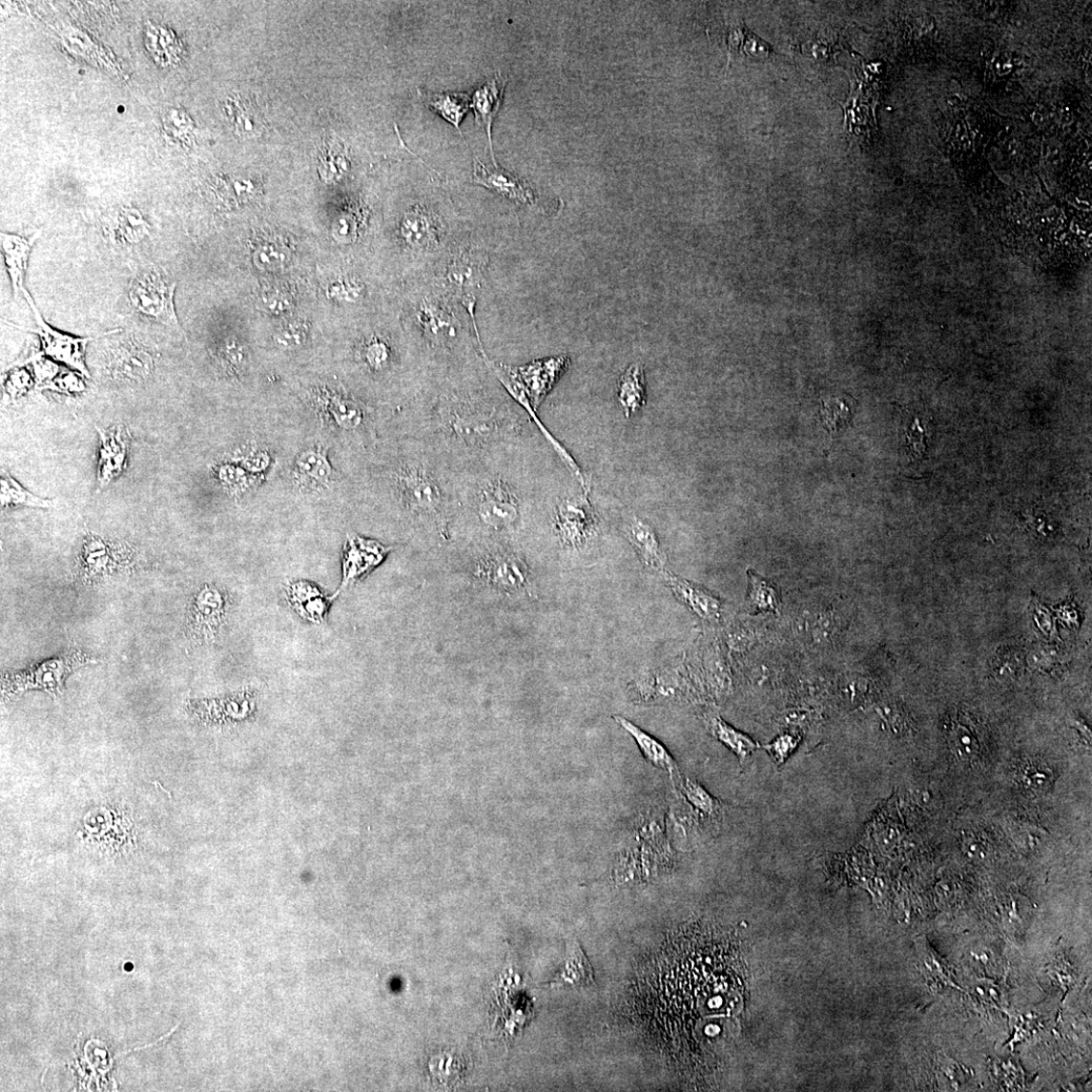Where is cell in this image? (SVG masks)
Segmentation results:
<instances>
[{"instance_id":"obj_1","label":"cell","mask_w":1092,"mask_h":1092,"mask_svg":"<svg viewBox=\"0 0 1092 1092\" xmlns=\"http://www.w3.org/2000/svg\"><path fill=\"white\" fill-rule=\"evenodd\" d=\"M484 384L448 383L425 390L391 420V438L418 440L452 471L524 444L530 418Z\"/></svg>"},{"instance_id":"obj_2","label":"cell","mask_w":1092,"mask_h":1092,"mask_svg":"<svg viewBox=\"0 0 1092 1092\" xmlns=\"http://www.w3.org/2000/svg\"><path fill=\"white\" fill-rule=\"evenodd\" d=\"M368 485L412 532L447 543L456 511L452 471L422 442L390 438L370 459Z\"/></svg>"},{"instance_id":"obj_3","label":"cell","mask_w":1092,"mask_h":1092,"mask_svg":"<svg viewBox=\"0 0 1092 1092\" xmlns=\"http://www.w3.org/2000/svg\"><path fill=\"white\" fill-rule=\"evenodd\" d=\"M521 448L502 453L466 468L452 471L456 511L451 528L473 525L484 539H509L525 509L519 459Z\"/></svg>"},{"instance_id":"obj_4","label":"cell","mask_w":1092,"mask_h":1092,"mask_svg":"<svg viewBox=\"0 0 1092 1092\" xmlns=\"http://www.w3.org/2000/svg\"><path fill=\"white\" fill-rule=\"evenodd\" d=\"M468 548V547H467ZM466 554L473 578L493 590L518 594L529 590L530 570L522 552L510 539H484Z\"/></svg>"},{"instance_id":"obj_5","label":"cell","mask_w":1092,"mask_h":1092,"mask_svg":"<svg viewBox=\"0 0 1092 1092\" xmlns=\"http://www.w3.org/2000/svg\"><path fill=\"white\" fill-rule=\"evenodd\" d=\"M312 403L320 418L358 442L373 439L377 431L374 410L336 390L318 389Z\"/></svg>"},{"instance_id":"obj_6","label":"cell","mask_w":1092,"mask_h":1092,"mask_svg":"<svg viewBox=\"0 0 1092 1092\" xmlns=\"http://www.w3.org/2000/svg\"><path fill=\"white\" fill-rule=\"evenodd\" d=\"M175 287L176 283L158 269L143 273L131 284V305L138 314L180 333L173 301Z\"/></svg>"},{"instance_id":"obj_7","label":"cell","mask_w":1092,"mask_h":1092,"mask_svg":"<svg viewBox=\"0 0 1092 1092\" xmlns=\"http://www.w3.org/2000/svg\"><path fill=\"white\" fill-rule=\"evenodd\" d=\"M90 663H95V658L79 650L68 651L29 671L5 675L3 694L13 698L30 689L60 693L71 672Z\"/></svg>"},{"instance_id":"obj_8","label":"cell","mask_w":1092,"mask_h":1092,"mask_svg":"<svg viewBox=\"0 0 1092 1092\" xmlns=\"http://www.w3.org/2000/svg\"><path fill=\"white\" fill-rule=\"evenodd\" d=\"M551 517L556 535L569 548L583 546L599 524V518L586 493L556 499Z\"/></svg>"},{"instance_id":"obj_9","label":"cell","mask_w":1092,"mask_h":1092,"mask_svg":"<svg viewBox=\"0 0 1092 1092\" xmlns=\"http://www.w3.org/2000/svg\"><path fill=\"white\" fill-rule=\"evenodd\" d=\"M24 296L32 308L37 326V328H29L28 332L39 336L40 344H42V354L66 363L90 378L85 360V350L87 344L93 338H76L57 332L45 322L31 295L26 290Z\"/></svg>"},{"instance_id":"obj_10","label":"cell","mask_w":1092,"mask_h":1092,"mask_svg":"<svg viewBox=\"0 0 1092 1092\" xmlns=\"http://www.w3.org/2000/svg\"><path fill=\"white\" fill-rule=\"evenodd\" d=\"M391 549L393 547L377 541L364 539L360 535H349L343 550L340 591L363 580L386 560Z\"/></svg>"},{"instance_id":"obj_11","label":"cell","mask_w":1092,"mask_h":1092,"mask_svg":"<svg viewBox=\"0 0 1092 1092\" xmlns=\"http://www.w3.org/2000/svg\"><path fill=\"white\" fill-rule=\"evenodd\" d=\"M226 596L213 585H205L195 596L189 613V627L198 641H213L223 627L226 611Z\"/></svg>"},{"instance_id":"obj_12","label":"cell","mask_w":1092,"mask_h":1092,"mask_svg":"<svg viewBox=\"0 0 1092 1092\" xmlns=\"http://www.w3.org/2000/svg\"><path fill=\"white\" fill-rule=\"evenodd\" d=\"M571 364L568 357H553L535 360L522 366H513L535 412L543 404L553 386L566 373Z\"/></svg>"},{"instance_id":"obj_13","label":"cell","mask_w":1092,"mask_h":1092,"mask_svg":"<svg viewBox=\"0 0 1092 1092\" xmlns=\"http://www.w3.org/2000/svg\"><path fill=\"white\" fill-rule=\"evenodd\" d=\"M99 436L97 482L104 488L116 480L127 466L128 430L123 426L96 427Z\"/></svg>"},{"instance_id":"obj_14","label":"cell","mask_w":1092,"mask_h":1092,"mask_svg":"<svg viewBox=\"0 0 1092 1092\" xmlns=\"http://www.w3.org/2000/svg\"><path fill=\"white\" fill-rule=\"evenodd\" d=\"M293 477L297 486L306 493H320L333 484L334 469L322 446L306 448L296 459Z\"/></svg>"},{"instance_id":"obj_15","label":"cell","mask_w":1092,"mask_h":1092,"mask_svg":"<svg viewBox=\"0 0 1092 1092\" xmlns=\"http://www.w3.org/2000/svg\"><path fill=\"white\" fill-rule=\"evenodd\" d=\"M285 599L295 612L307 623L323 625L333 602L339 592L333 596L324 593L315 584L297 580L285 587Z\"/></svg>"},{"instance_id":"obj_16","label":"cell","mask_w":1092,"mask_h":1092,"mask_svg":"<svg viewBox=\"0 0 1092 1092\" xmlns=\"http://www.w3.org/2000/svg\"><path fill=\"white\" fill-rule=\"evenodd\" d=\"M109 369L117 380L142 382L151 375L153 360L147 350L129 340L112 349Z\"/></svg>"},{"instance_id":"obj_17","label":"cell","mask_w":1092,"mask_h":1092,"mask_svg":"<svg viewBox=\"0 0 1092 1092\" xmlns=\"http://www.w3.org/2000/svg\"><path fill=\"white\" fill-rule=\"evenodd\" d=\"M666 581L676 599L697 616L710 623L720 620L724 611V601L714 593L676 575H668Z\"/></svg>"},{"instance_id":"obj_18","label":"cell","mask_w":1092,"mask_h":1092,"mask_svg":"<svg viewBox=\"0 0 1092 1092\" xmlns=\"http://www.w3.org/2000/svg\"><path fill=\"white\" fill-rule=\"evenodd\" d=\"M473 181L517 202L535 201L533 192L519 177L502 169H489L478 158L473 159Z\"/></svg>"},{"instance_id":"obj_19","label":"cell","mask_w":1092,"mask_h":1092,"mask_svg":"<svg viewBox=\"0 0 1092 1092\" xmlns=\"http://www.w3.org/2000/svg\"><path fill=\"white\" fill-rule=\"evenodd\" d=\"M400 234L411 249L429 251L439 244L440 226L434 214L416 207L405 213L400 225Z\"/></svg>"},{"instance_id":"obj_20","label":"cell","mask_w":1092,"mask_h":1092,"mask_svg":"<svg viewBox=\"0 0 1092 1092\" xmlns=\"http://www.w3.org/2000/svg\"><path fill=\"white\" fill-rule=\"evenodd\" d=\"M593 968L581 946L575 939L567 943V955L561 970L554 977L546 982L549 988L574 987L584 988L595 986Z\"/></svg>"},{"instance_id":"obj_21","label":"cell","mask_w":1092,"mask_h":1092,"mask_svg":"<svg viewBox=\"0 0 1092 1092\" xmlns=\"http://www.w3.org/2000/svg\"><path fill=\"white\" fill-rule=\"evenodd\" d=\"M505 87V78L500 73H496L493 79L476 91L471 99V109L475 112L476 122L487 133L493 159L492 125L500 110Z\"/></svg>"},{"instance_id":"obj_22","label":"cell","mask_w":1092,"mask_h":1092,"mask_svg":"<svg viewBox=\"0 0 1092 1092\" xmlns=\"http://www.w3.org/2000/svg\"><path fill=\"white\" fill-rule=\"evenodd\" d=\"M39 234L31 238L2 233V252L8 267L14 297L26 290L25 274L32 247Z\"/></svg>"},{"instance_id":"obj_23","label":"cell","mask_w":1092,"mask_h":1092,"mask_svg":"<svg viewBox=\"0 0 1092 1092\" xmlns=\"http://www.w3.org/2000/svg\"><path fill=\"white\" fill-rule=\"evenodd\" d=\"M419 322L428 340L438 348L447 349L456 338L455 322L441 307L432 303L422 304L418 312Z\"/></svg>"},{"instance_id":"obj_24","label":"cell","mask_w":1092,"mask_h":1092,"mask_svg":"<svg viewBox=\"0 0 1092 1092\" xmlns=\"http://www.w3.org/2000/svg\"><path fill=\"white\" fill-rule=\"evenodd\" d=\"M614 720L620 725L627 733H629L635 740L636 745L640 748L646 759L655 768L668 771L671 775L677 770V764L666 749V747L659 743V741L651 734L644 732L631 723L628 719L623 716H614Z\"/></svg>"},{"instance_id":"obj_25","label":"cell","mask_w":1092,"mask_h":1092,"mask_svg":"<svg viewBox=\"0 0 1092 1092\" xmlns=\"http://www.w3.org/2000/svg\"><path fill=\"white\" fill-rule=\"evenodd\" d=\"M627 534L643 563L653 571H662L665 555L653 529L645 521L635 519L628 525Z\"/></svg>"},{"instance_id":"obj_26","label":"cell","mask_w":1092,"mask_h":1092,"mask_svg":"<svg viewBox=\"0 0 1092 1092\" xmlns=\"http://www.w3.org/2000/svg\"><path fill=\"white\" fill-rule=\"evenodd\" d=\"M418 93L424 104L452 123L464 138L460 123L471 109L470 97L465 93H429L422 90H418Z\"/></svg>"},{"instance_id":"obj_27","label":"cell","mask_w":1092,"mask_h":1092,"mask_svg":"<svg viewBox=\"0 0 1092 1092\" xmlns=\"http://www.w3.org/2000/svg\"><path fill=\"white\" fill-rule=\"evenodd\" d=\"M146 44L153 59L163 67L174 66L181 58V43L168 28L149 24L146 31Z\"/></svg>"},{"instance_id":"obj_28","label":"cell","mask_w":1092,"mask_h":1092,"mask_svg":"<svg viewBox=\"0 0 1092 1092\" xmlns=\"http://www.w3.org/2000/svg\"><path fill=\"white\" fill-rule=\"evenodd\" d=\"M644 369L640 364H632L618 383L620 399L626 417L641 410L647 401Z\"/></svg>"},{"instance_id":"obj_29","label":"cell","mask_w":1092,"mask_h":1092,"mask_svg":"<svg viewBox=\"0 0 1092 1092\" xmlns=\"http://www.w3.org/2000/svg\"><path fill=\"white\" fill-rule=\"evenodd\" d=\"M708 729L721 744L729 748L738 758L740 764H744L745 760L759 748L756 740L735 730L719 716H714L709 720Z\"/></svg>"},{"instance_id":"obj_30","label":"cell","mask_w":1092,"mask_h":1092,"mask_svg":"<svg viewBox=\"0 0 1092 1092\" xmlns=\"http://www.w3.org/2000/svg\"><path fill=\"white\" fill-rule=\"evenodd\" d=\"M359 360L367 372L374 376L387 374L396 363L393 348L379 336L370 338L360 347Z\"/></svg>"},{"instance_id":"obj_31","label":"cell","mask_w":1092,"mask_h":1092,"mask_svg":"<svg viewBox=\"0 0 1092 1092\" xmlns=\"http://www.w3.org/2000/svg\"><path fill=\"white\" fill-rule=\"evenodd\" d=\"M349 168V157L342 144L336 139L325 142L319 158L321 178L327 183H335L346 175Z\"/></svg>"},{"instance_id":"obj_32","label":"cell","mask_w":1092,"mask_h":1092,"mask_svg":"<svg viewBox=\"0 0 1092 1092\" xmlns=\"http://www.w3.org/2000/svg\"><path fill=\"white\" fill-rule=\"evenodd\" d=\"M749 587L747 601L756 612L778 614L781 599L778 590L754 570L748 571Z\"/></svg>"},{"instance_id":"obj_33","label":"cell","mask_w":1092,"mask_h":1092,"mask_svg":"<svg viewBox=\"0 0 1092 1092\" xmlns=\"http://www.w3.org/2000/svg\"><path fill=\"white\" fill-rule=\"evenodd\" d=\"M292 253L284 243L275 240L257 245L253 260L256 269L265 273H275L285 269L291 262Z\"/></svg>"},{"instance_id":"obj_34","label":"cell","mask_w":1092,"mask_h":1092,"mask_svg":"<svg viewBox=\"0 0 1092 1092\" xmlns=\"http://www.w3.org/2000/svg\"><path fill=\"white\" fill-rule=\"evenodd\" d=\"M214 471L221 485L235 496L250 491L258 478L233 460L216 465Z\"/></svg>"},{"instance_id":"obj_35","label":"cell","mask_w":1092,"mask_h":1092,"mask_svg":"<svg viewBox=\"0 0 1092 1092\" xmlns=\"http://www.w3.org/2000/svg\"><path fill=\"white\" fill-rule=\"evenodd\" d=\"M2 507H15V506H29L38 508H48L51 504L50 500L35 496L31 492L20 486L14 481L7 471L2 472Z\"/></svg>"},{"instance_id":"obj_36","label":"cell","mask_w":1092,"mask_h":1092,"mask_svg":"<svg viewBox=\"0 0 1092 1092\" xmlns=\"http://www.w3.org/2000/svg\"><path fill=\"white\" fill-rule=\"evenodd\" d=\"M217 360L226 373L239 376L249 367V350L239 340L228 338L218 348Z\"/></svg>"},{"instance_id":"obj_37","label":"cell","mask_w":1092,"mask_h":1092,"mask_svg":"<svg viewBox=\"0 0 1092 1092\" xmlns=\"http://www.w3.org/2000/svg\"><path fill=\"white\" fill-rule=\"evenodd\" d=\"M432 1077L446 1087L455 1085L462 1079L464 1060L461 1055L444 1052L436 1055L429 1062Z\"/></svg>"},{"instance_id":"obj_38","label":"cell","mask_w":1092,"mask_h":1092,"mask_svg":"<svg viewBox=\"0 0 1092 1092\" xmlns=\"http://www.w3.org/2000/svg\"><path fill=\"white\" fill-rule=\"evenodd\" d=\"M294 306L292 295L280 286L265 288L257 300L258 310L271 316H282L290 313Z\"/></svg>"},{"instance_id":"obj_39","label":"cell","mask_w":1092,"mask_h":1092,"mask_svg":"<svg viewBox=\"0 0 1092 1092\" xmlns=\"http://www.w3.org/2000/svg\"><path fill=\"white\" fill-rule=\"evenodd\" d=\"M149 231L148 225L144 221L141 214L133 209H123L118 219L116 225V236L119 241L123 243H137L147 235Z\"/></svg>"},{"instance_id":"obj_40","label":"cell","mask_w":1092,"mask_h":1092,"mask_svg":"<svg viewBox=\"0 0 1092 1092\" xmlns=\"http://www.w3.org/2000/svg\"><path fill=\"white\" fill-rule=\"evenodd\" d=\"M307 333L308 326L305 320H291L285 322L277 330L274 342L283 352H294V350L305 346Z\"/></svg>"},{"instance_id":"obj_41","label":"cell","mask_w":1092,"mask_h":1092,"mask_svg":"<svg viewBox=\"0 0 1092 1092\" xmlns=\"http://www.w3.org/2000/svg\"><path fill=\"white\" fill-rule=\"evenodd\" d=\"M364 292V284L354 278L338 279L327 287L328 298L339 304H357L363 299Z\"/></svg>"},{"instance_id":"obj_42","label":"cell","mask_w":1092,"mask_h":1092,"mask_svg":"<svg viewBox=\"0 0 1092 1092\" xmlns=\"http://www.w3.org/2000/svg\"><path fill=\"white\" fill-rule=\"evenodd\" d=\"M683 792L691 805L700 812L709 816L715 817L718 815L721 806L716 798L711 796L699 783L687 779L683 786Z\"/></svg>"},{"instance_id":"obj_43","label":"cell","mask_w":1092,"mask_h":1092,"mask_svg":"<svg viewBox=\"0 0 1092 1092\" xmlns=\"http://www.w3.org/2000/svg\"><path fill=\"white\" fill-rule=\"evenodd\" d=\"M951 745L960 757L971 758L977 754L979 745L974 733L961 724L953 726Z\"/></svg>"},{"instance_id":"obj_44","label":"cell","mask_w":1092,"mask_h":1092,"mask_svg":"<svg viewBox=\"0 0 1092 1092\" xmlns=\"http://www.w3.org/2000/svg\"><path fill=\"white\" fill-rule=\"evenodd\" d=\"M233 461L257 477H261L262 473L269 469L272 465L270 453L257 447L247 450L242 456Z\"/></svg>"},{"instance_id":"obj_45","label":"cell","mask_w":1092,"mask_h":1092,"mask_svg":"<svg viewBox=\"0 0 1092 1092\" xmlns=\"http://www.w3.org/2000/svg\"><path fill=\"white\" fill-rule=\"evenodd\" d=\"M164 129L174 140H189L192 133V120L187 115L178 110H172L163 119Z\"/></svg>"},{"instance_id":"obj_46","label":"cell","mask_w":1092,"mask_h":1092,"mask_svg":"<svg viewBox=\"0 0 1092 1092\" xmlns=\"http://www.w3.org/2000/svg\"><path fill=\"white\" fill-rule=\"evenodd\" d=\"M221 195L226 200L241 203L254 198L257 195V189L253 181L235 179L225 182Z\"/></svg>"},{"instance_id":"obj_47","label":"cell","mask_w":1092,"mask_h":1092,"mask_svg":"<svg viewBox=\"0 0 1092 1092\" xmlns=\"http://www.w3.org/2000/svg\"><path fill=\"white\" fill-rule=\"evenodd\" d=\"M1052 774L1042 765H1027L1022 771L1024 786L1035 791H1048V789L1052 786Z\"/></svg>"},{"instance_id":"obj_48","label":"cell","mask_w":1092,"mask_h":1092,"mask_svg":"<svg viewBox=\"0 0 1092 1092\" xmlns=\"http://www.w3.org/2000/svg\"><path fill=\"white\" fill-rule=\"evenodd\" d=\"M800 741V736L786 732L779 735L771 744L764 748L770 753L778 765L785 764L794 753Z\"/></svg>"},{"instance_id":"obj_49","label":"cell","mask_w":1092,"mask_h":1092,"mask_svg":"<svg viewBox=\"0 0 1092 1092\" xmlns=\"http://www.w3.org/2000/svg\"><path fill=\"white\" fill-rule=\"evenodd\" d=\"M821 415L823 423L826 424L831 434L834 435L837 434L839 426L849 419L850 410L838 400L827 401L822 402Z\"/></svg>"},{"instance_id":"obj_50","label":"cell","mask_w":1092,"mask_h":1092,"mask_svg":"<svg viewBox=\"0 0 1092 1092\" xmlns=\"http://www.w3.org/2000/svg\"><path fill=\"white\" fill-rule=\"evenodd\" d=\"M334 239L342 244L352 243L358 235V221L352 213L338 216L333 226Z\"/></svg>"},{"instance_id":"obj_51","label":"cell","mask_w":1092,"mask_h":1092,"mask_svg":"<svg viewBox=\"0 0 1092 1092\" xmlns=\"http://www.w3.org/2000/svg\"><path fill=\"white\" fill-rule=\"evenodd\" d=\"M923 966L925 973L931 975L933 980L940 982L941 985L951 984L949 973L946 972V966L942 958L938 957L936 953L926 954L923 959Z\"/></svg>"},{"instance_id":"obj_52","label":"cell","mask_w":1092,"mask_h":1092,"mask_svg":"<svg viewBox=\"0 0 1092 1092\" xmlns=\"http://www.w3.org/2000/svg\"><path fill=\"white\" fill-rule=\"evenodd\" d=\"M908 431L909 446L915 457L919 458L924 450L922 429L919 426V419H915Z\"/></svg>"}]
</instances>
